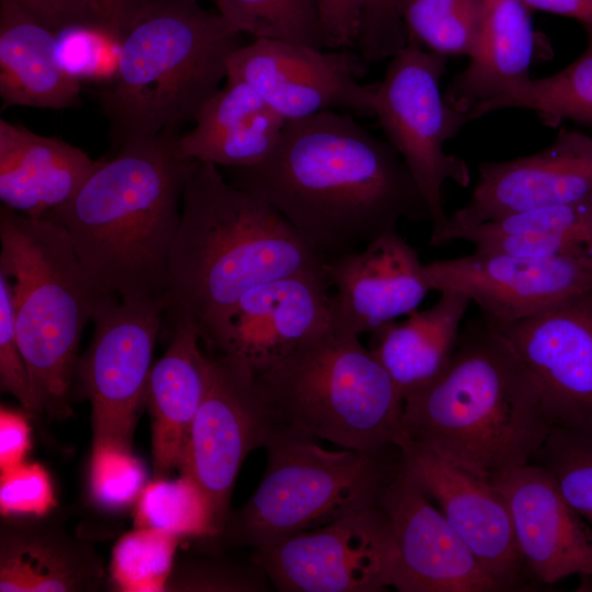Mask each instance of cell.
<instances>
[{
    "mask_svg": "<svg viewBox=\"0 0 592 592\" xmlns=\"http://www.w3.org/2000/svg\"><path fill=\"white\" fill-rule=\"evenodd\" d=\"M30 417L1 407L0 410V471L24 463L31 448Z\"/></svg>",
    "mask_w": 592,
    "mask_h": 592,
    "instance_id": "44",
    "label": "cell"
},
{
    "mask_svg": "<svg viewBox=\"0 0 592 592\" xmlns=\"http://www.w3.org/2000/svg\"><path fill=\"white\" fill-rule=\"evenodd\" d=\"M228 175L275 208L323 262L395 231L401 219L431 221L399 152L348 112L287 121L262 162Z\"/></svg>",
    "mask_w": 592,
    "mask_h": 592,
    "instance_id": "1",
    "label": "cell"
},
{
    "mask_svg": "<svg viewBox=\"0 0 592 592\" xmlns=\"http://www.w3.org/2000/svg\"><path fill=\"white\" fill-rule=\"evenodd\" d=\"M56 505L52 481L38 463H22L1 471L0 512L5 516H41Z\"/></svg>",
    "mask_w": 592,
    "mask_h": 592,
    "instance_id": "39",
    "label": "cell"
},
{
    "mask_svg": "<svg viewBox=\"0 0 592 592\" xmlns=\"http://www.w3.org/2000/svg\"><path fill=\"white\" fill-rule=\"evenodd\" d=\"M408 44L397 0H369L364 12L355 49L366 61L392 57Z\"/></svg>",
    "mask_w": 592,
    "mask_h": 592,
    "instance_id": "41",
    "label": "cell"
},
{
    "mask_svg": "<svg viewBox=\"0 0 592 592\" xmlns=\"http://www.w3.org/2000/svg\"><path fill=\"white\" fill-rule=\"evenodd\" d=\"M96 29L119 42L135 0H90Z\"/></svg>",
    "mask_w": 592,
    "mask_h": 592,
    "instance_id": "45",
    "label": "cell"
},
{
    "mask_svg": "<svg viewBox=\"0 0 592 592\" xmlns=\"http://www.w3.org/2000/svg\"><path fill=\"white\" fill-rule=\"evenodd\" d=\"M587 44L582 54L560 71L524 84L487 104L480 117L504 109H524L557 127L563 121L592 125V25H583Z\"/></svg>",
    "mask_w": 592,
    "mask_h": 592,
    "instance_id": "30",
    "label": "cell"
},
{
    "mask_svg": "<svg viewBox=\"0 0 592 592\" xmlns=\"http://www.w3.org/2000/svg\"><path fill=\"white\" fill-rule=\"evenodd\" d=\"M361 59L349 49L253 39L229 57L227 78L244 81L286 122L326 111L375 116L376 83L360 82Z\"/></svg>",
    "mask_w": 592,
    "mask_h": 592,
    "instance_id": "13",
    "label": "cell"
},
{
    "mask_svg": "<svg viewBox=\"0 0 592 592\" xmlns=\"http://www.w3.org/2000/svg\"><path fill=\"white\" fill-rule=\"evenodd\" d=\"M59 58L66 70L80 78L109 82L117 67L119 42L90 27H71L58 35Z\"/></svg>",
    "mask_w": 592,
    "mask_h": 592,
    "instance_id": "38",
    "label": "cell"
},
{
    "mask_svg": "<svg viewBox=\"0 0 592 592\" xmlns=\"http://www.w3.org/2000/svg\"><path fill=\"white\" fill-rule=\"evenodd\" d=\"M81 149L0 119V200L31 217L69 201L96 167Z\"/></svg>",
    "mask_w": 592,
    "mask_h": 592,
    "instance_id": "24",
    "label": "cell"
},
{
    "mask_svg": "<svg viewBox=\"0 0 592 592\" xmlns=\"http://www.w3.org/2000/svg\"><path fill=\"white\" fill-rule=\"evenodd\" d=\"M592 198V137L562 128L542 151L479 164L468 202L448 216L430 243H448L466 231L511 214Z\"/></svg>",
    "mask_w": 592,
    "mask_h": 592,
    "instance_id": "14",
    "label": "cell"
},
{
    "mask_svg": "<svg viewBox=\"0 0 592 592\" xmlns=\"http://www.w3.org/2000/svg\"><path fill=\"white\" fill-rule=\"evenodd\" d=\"M163 315L161 301L129 303L116 296L96 309L92 340L77 365L91 403L92 446L130 448Z\"/></svg>",
    "mask_w": 592,
    "mask_h": 592,
    "instance_id": "11",
    "label": "cell"
},
{
    "mask_svg": "<svg viewBox=\"0 0 592 592\" xmlns=\"http://www.w3.org/2000/svg\"><path fill=\"white\" fill-rule=\"evenodd\" d=\"M483 7L485 0H397L408 44L446 57L473 55Z\"/></svg>",
    "mask_w": 592,
    "mask_h": 592,
    "instance_id": "31",
    "label": "cell"
},
{
    "mask_svg": "<svg viewBox=\"0 0 592 592\" xmlns=\"http://www.w3.org/2000/svg\"><path fill=\"white\" fill-rule=\"evenodd\" d=\"M446 62V56L409 43L391 57L384 79L376 83L374 99L380 128L405 160L428 203L431 235L439 232L448 218L443 185L451 181L468 187L471 182L467 162L444 148L471 121L442 91Z\"/></svg>",
    "mask_w": 592,
    "mask_h": 592,
    "instance_id": "9",
    "label": "cell"
},
{
    "mask_svg": "<svg viewBox=\"0 0 592 592\" xmlns=\"http://www.w3.org/2000/svg\"><path fill=\"white\" fill-rule=\"evenodd\" d=\"M0 388L13 396L30 418H35L26 365L19 344L12 285L0 270Z\"/></svg>",
    "mask_w": 592,
    "mask_h": 592,
    "instance_id": "40",
    "label": "cell"
},
{
    "mask_svg": "<svg viewBox=\"0 0 592 592\" xmlns=\"http://www.w3.org/2000/svg\"><path fill=\"white\" fill-rule=\"evenodd\" d=\"M80 80L62 66L58 35L15 0H0V98L2 109L64 110L79 104Z\"/></svg>",
    "mask_w": 592,
    "mask_h": 592,
    "instance_id": "27",
    "label": "cell"
},
{
    "mask_svg": "<svg viewBox=\"0 0 592 592\" xmlns=\"http://www.w3.org/2000/svg\"><path fill=\"white\" fill-rule=\"evenodd\" d=\"M180 132L129 140L99 160L77 193L47 212L60 224L89 274L123 301H161L193 160Z\"/></svg>",
    "mask_w": 592,
    "mask_h": 592,
    "instance_id": "3",
    "label": "cell"
},
{
    "mask_svg": "<svg viewBox=\"0 0 592 592\" xmlns=\"http://www.w3.org/2000/svg\"><path fill=\"white\" fill-rule=\"evenodd\" d=\"M146 480V469L129 447L92 446L90 491L102 509L119 511L137 502Z\"/></svg>",
    "mask_w": 592,
    "mask_h": 592,
    "instance_id": "36",
    "label": "cell"
},
{
    "mask_svg": "<svg viewBox=\"0 0 592 592\" xmlns=\"http://www.w3.org/2000/svg\"><path fill=\"white\" fill-rule=\"evenodd\" d=\"M221 18L239 33L325 49L316 0H215Z\"/></svg>",
    "mask_w": 592,
    "mask_h": 592,
    "instance_id": "33",
    "label": "cell"
},
{
    "mask_svg": "<svg viewBox=\"0 0 592 592\" xmlns=\"http://www.w3.org/2000/svg\"><path fill=\"white\" fill-rule=\"evenodd\" d=\"M5 516L0 527L1 592L96 591L104 581L100 556L57 522Z\"/></svg>",
    "mask_w": 592,
    "mask_h": 592,
    "instance_id": "22",
    "label": "cell"
},
{
    "mask_svg": "<svg viewBox=\"0 0 592 592\" xmlns=\"http://www.w3.org/2000/svg\"><path fill=\"white\" fill-rule=\"evenodd\" d=\"M323 261L261 197L193 161L169 259L163 325H193L215 351L239 300L285 276L323 270ZM162 325V326H163Z\"/></svg>",
    "mask_w": 592,
    "mask_h": 592,
    "instance_id": "2",
    "label": "cell"
},
{
    "mask_svg": "<svg viewBox=\"0 0 592 592\" xmlns=\"http://www.w3.org/2000/svg\"><path fill=\"white\" fill-rule=\"evenodd\" d=\"M272 584L264 571L250 563L191 559L173 567L167 589L172 591L264 592Z\"/></svg>",
    "mask_w": 592,
    "mask_h": 592,
    "instance_id": "37",
    "label": "cell"
},
{
    "mask_svg": "<svg viewBox=\"0 0 592 592\" xmlns=\"http://www.w3.org/2000/svg\"><path fill=\"white\" fill-rule=\"evenodd\" d=\"M431 291L466 295L494 325H506L592 289V259L474 251L424 264Z\"/></svg>",
    "mask_w": 592,
    "mask_h": 592,
    "instance_id": "16",
    "label": "cell"
},
{
    "mask_svg": "<svg viewBox=\"0 0 592 592\" xmlns=\"http://www.w3.org/2000/svg\"><path fill=\"white\" fill-rule=\"evenodd\" d=\"M251 560L283 592H378L391 588V535L377 502L321 527L253 549Z\"/></svg>",
    "mask_w": 592,
    "mask_h": 592,
    "instance_id": "12",
    "label": "cell"
},
{
    "mask_svg": "<svg viewBox=\"0 0 592 592\" xmlns=\"http://www.w3.org/2000/svg\"><path fill=\"white\" fill-rule=\"evenodd\" d=\"M531 11L538 10L592 25V0H520Z\"/></svg>",
    "mask_w": 592,
    "mask_h": 592,
    "instance_id": "46",
    "label": "cell"
},
{
    "mask_svg": "<svg viewBox=\"0 0 592 592\" xmlns=\"http://www.w3.org/2000/svg\"><path fill=\"white\" fill-rule=\"evenodd\" d=\"M492 325L528 372L553 425L591 424L592 289L521 320Z\"/></svg>",
    "mask_w": 592,
    "mask_h": 592,
    "instance_id": "17",
    "label": "cell"
},
{
    "mask_svg": "<svg viewBox=\"0 0 592 592\" xmlns=\"http://www.w3.org/2000/svg\"><path fill=\"white\" fill-rule=\"evenodd\" d=\"M240 46V33L198 0H135L116 71L95 92L113 148L194 123Z\"/></svg>",
    "mask_w": 592,
    "mask_h": 592,
    "instance_id": "5",
    "label": "cell"
},
{
    "mask_svg": "<svg viewBox=\"0 0 592 592\" xmlns=\"http://www.w3.org/2000/svg\"><path fill=\"white\" fill-rule=\"evenodd\" d=\"M276 428L257 374L232 356L208 355L204 392L180 470L210 500L218 535L231 511L241 465L250 452L265 446Z\"/></svg>",
    "mask_w": 592,
    "mask_h": 592,
    "instance_id": "10",
    "label": "cell"
},
{
    "mask_svg": "<svg viewBox=\"0 0 592 592\" xmlns=\"http://www.w3.org/2000/svg\"><path fill=\"white\" fill-rule=\"evenodd\" d=\"M392 550L391 588L399 592H502L442 512L398 462L378 500Z\"/></svg>",
    "mask_w": 592,
    "mask_h": 592,
    "instance_id": "15",
    "label": "cell"
},
{
    "mask_svg": "<svg viewBox=\"0 0 592 592\" xmlns=\"http://www.w3.org/2000/svg\"><path fill=\"white\" fill-rule=\"evenodd\" d=\"M0 270L12 285L15 328L34 415L66 419L84 327L113 295L96 285L65 228L0 207Z\"/></svg>",
    "mask_w": 592,
    "mask_h": 592,
    "instance_id": "6",
    "label": "cell"
},
{
    "mask_svg": "<svg viewBox=\"0 0 592 592\" xmlns=\"http://www.w3.org/2000/svg\"><path fill=\"white\" fill-rule=\"evenodd\" d=\"M209 1L215 2V0H209Z\"/></svg>",
    "mask_w": 592,
    "mask_h": 592,
    "instance_id": "47",
    "label": "cell"
},
{
    "mask_svg": "<svg viewBox=\"0 0 592 592\" xmlns=\"http://www.w3.org/2000/svg\"><path fill=\"white\" fill-rule=\"evenodd\" d=\"M170 333L167 351L151 366L145 397L151 417L155 478L181 468L203 397L208 361L193 325H179Z\"/></svg>",
    "mask_w": 592,
    "mask_h": 592,
    "instance_id": "26",
    "label": "cell"
},
{
    "mask_svg": "<svg viewBox=\"0 0 592 592\" xmlns=\"http://www.w3.org/2000/svg\"><path fill=\"white\" fill-rule=\"evenodd\" d=\"M257 377L277 428L362 451L403 436L395 383L358 335L333 322Z\"/></svg>",
    "mask_w": 592,
    "mask_h": 592,
    "instance_id": "7",
    "label": "cell"
},
{
    "mask_svg": "<svg viewBox=\"0 0 592 592\" xmlns=\"http://www.w3.org/2000/svg\"><path fill=\"white\" fill-rule=\"evenodd\" d=\"M490 480L508 506L528 579L555 584L592 577V532L543 467L528 463Z\"/></svg>",
    "mask_w": 592,
    "mask_h": 592,
    "instance_id": "19",
    "label": "cell"
},
{
    "mask_svg": "<svg viewBox=\"0 0 592 592\" xmlns=\"http://www.w3.org/2000/svg\"><path fill=\"white\" fill-rule=\"evenodd\" d=\"M194 123L191 130L177 137V148L184 159L248 168L271 153L286 121L248 83L226 78Z\"/></svg>",
    "mask_w": 592,
    "mask_h": 592,
    "instance_id": "25",
    "label": "cell"
},
{
    "mask_svg": "<svg viewBox=\"0 0 592 592\" xmlns=\"http://www.w3.org/2000/svg\"><path fill=\"white\" fill-rule=\"evenodd\" d=\"M15 1L30 15L56 35L71 27L96 29L90 0Z\"/></svg>",
    "mask_w": 592,
    "mask_h": 592,
    "instance_id": "43",
    "label": "cell"
},
{
    "mask_svg": "<svg viewBox=\"0 0 592 592\" xmlns=\"http://www.w3.org/2000/svg\"><path fill=\"white\" fill-rule=\"evenodd\" d=\"M532 463L554 478L567 502L592 525V423L553 425Z\"/></svg>",
    "mask_w": 592,
    "mask_h": 592,
    "instance_id": "34",
    "label": "cell"
},
{
    "mask_svg": "<svg viewBox=\"0 0 592 592\" xmlns=\"http://www.w3.org/2000/svg\"><path fill=\"white\" fill-rule=\"evenodd\" d=\"M264 475L253 496L229 513L218 537L255 549L376 504L399 449L321 447L276 428L265 444Z\"/></svg>",
    "mask_w": 592,
    "mask_h": 592,
    "instance_id": "8",
    "label": "cell"
},
{
    "mask_svg": "<svg viewBox=\"0 0 592 592\" xmlns=\"http://www.w3.org/2000/svg\"><path fill=\"white\" fill-rule=\"evenodd\" d=\"M428 309L390 321L371 335L369 350L401 397L425 387L447 367L456 350L470 299L455 291L440 293Z\"/></svg>",
    "mask_w": 592,
    "mask_h": 592,
    "instance_id": "28",
    "label": "cell"
},
{
    "mask_svg": "<svg viewBox=\"0 0 592 592\" xmlns=\"http://www.w3.org/2000/svg\"><path fill=\"white\" fill-rule=\"evenodd\" d=\"M368 1L316 0L327 49H355Z\"/></svg>",
    "mask_w": 592,
    "mask_h": 592,
    "instance_id": "42",
    "label": "cell"
},
{
    "mask_svg": "<svg viewBox=\"0 0 592 592\" xmlns=\"http://www.w3.org/2000/svg\"><path fill=\"white\" fill-rule=\"evenodd\" d=\"M458 240L470 242L477 252L592 259V198L503 216Z\"/></svg>",
    "mask_w": 592,
    "mask_h": 592,
    "instance_id": "29",
    "label": "cell"
},
{
    "mask_svg": "<svg viewBox=\"0 0 592 592\" xmlns=\"http://www.w3.org/2000/svg\"><path fill=\"white\" fill-rule=\"evenodd\" d=\"M333 322L332 288L323 270L273 280L249 291L215 349L259 374Z\"/></svg>",
    "mask_w": 592,
    "mask_h": 592,
    "instance_id": "20",
    "label": "cell"
},
{
    "mask_svg": "<svg viewBox=\"0 0 592 592\" xmlns=\"http://www.w3.org/2000/svg\"><path fill=\"white\" fill-rule=\"evenodd\" d=\"M136 527L159 530L178 538L215 537L218 530L210 500L190 476L155 478L136 502Z\"/></svg>",
    "mask_w": 592,
    "mask_h": 592,
    "instance_id": "32",
    "label": "cell"
},
{
    "mask_svg": "<svg viewBox=\"0 0 592 592\" xmlns=\"http://www.w3.org/2000/svg\"><path fill=\"white\" fill-rule=\"evenodd\" d=\"M179 539L149 527H136L122 536L113 548L110 565L114 587L124 592L167 590Z\"/></svg>",
    "mask_w": 592,
    "mask_h": 592,
    "instance_id": "35",
    "label": "cell"
},
{
    "mask_svg": "<svg viewBox=\"0 0 592 592\" xmlns=\"http://www.w3.org/2000/svg\"><path fill=\"white\" fill-rule=\"evenodd\" d=\"M397 447L406 474L437 503L486 571L508 591L526 587L530 579L517 551L511 516L491 480L408 437H402Z\"/></svg>",
    "mask_w": 592,
    "mask_h": 592,
    "instance_id": "18",
    "label": "cell"
},
{
    "mask_svg": "<svg viewBox=\"0 0 592 592\" xmlns=\"http://www.w3.org/2000/svg\"><path fill=\"white\" fill-rule=\"evenodd\" d=\"M401 425L402 437L492 479L532 463L553 422L528 372L481 315L462 331L445 371L405 398Z\"/></svg>",
    "mask_w": 592,
    "mask_h": 592,
    "instance_id": "4",
    "label": "cell"
},
{
    "mask_svg": "<svg viewBox=\"0 0 592 592\" xmlns=\"http://www.w3.org/2000/svg\"><path fill=\"white\" fill-rule=\"evenodd\" d=\"M550 48L520 0H485L478 42L467 67L454 77L445 95L470 119L479 118L490 102L531 79L542 48Z\"/></svg>",
    "mask_w": 592,
    "mask_h": 592,
    "instance_id": "23",
    "label": "cell"
},
{
    "mask_svg": "<svg viewBox=\"0 0 592 592\" xmlns=\"http://www.w3.org/2000/svg\"><path fill=\"white\" fill-rule=\"evenodd\" d=\"M323 273L332 288L333 325L358 337L418 310L431 292L424 263L397 230L326 261Z\"/></svg>",
    "mask_w": 592,
    "mask_h": 592,
    "instance_id": "21",
    "label": "cell"
}]
</instances>
